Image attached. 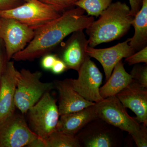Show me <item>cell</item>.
Instances as JSON below:
<instances>
[{
	"instance_id": "obj_1",
	"label": "cell",
	"mask_w": 147,
	"mask_h": 147,
	"mask_svg": "<svg viewBox=\"0 0 147 147\" xmlns=\"http://www.w3.org/2000/svg\"><path fill=\"white\" fill-rule=\"evenodd\" d=\"M85 12L78 7L69 9L59 17L35 29L33 38L12 59L16 61H32L48 54L67 36L86 30L94 21L93 16L85 15Z\"/></svg>"
},
{
	"instance_id": "obj_2",
	"label": "cell",
	"mask_w": 147,
	"mask_h": 147,
	"mask_svg": "<svg viewBox=\"0 0 147 147\" xmlns=\"http://www.w3.org/2000/svg\"><path fill=\"white\" fill-rule=\"evenodd\" d=\"M134 16L130 7L121 1L112 3L86 29L89 46L95 47L102 43L120 39L127 33Z\"/></svg>"
},
{
	"instance_id": "obj_3",
	"label": "cell",
	"mask_w": 147,
	"mask_h": 147,
	"mask_svg": "<svg viewBox=\"0 0 147 147\" xmlns=\"http://www.w3.org/2000/svg\"><path fill=\"white\" fill-rule=\"evenodd\" d=\"M96 104L98 117L128 132L137 147H147V126L130 117L116 96L104 98Z\"/></svg>"
},
{
	"instance_id": "obj_4",
	"label": "cell",
	"mask_w": 147,
	"mask_h": 147,
	"mask_svg": "<svg viewBox=\"0 0 147 147\" xmlns=\"http://www.w3.org/2000/svg\"><path fill=\"white\" fill-rule=\"evenodd\" d=\"M42 72H32L26 69L18 71L16 77L15 106L22 114H26L46 93L55 88L53 82L40 81Z\"/></svg>"
},
{
	"instance_id": "obj_5",
	"label": "cell",
	"mask_w": 147,
	"mask_h": 147,
	"mask_svg": "<svg viewBox=\"0 0 147 147\" xmlns=\"http://www.w3.org/2000/svg\"><path fill=\"white\" fill-rule=\"evenodd\" d=\"M64 11L39 0H29L15 8L0 11V17L13 18L35 30L59 17Z\"/></svg>"
},
{
	"instance_id": "obj_6",
	"label": "cell",
	"mask_w": 147,
	"mask_h": 147,
	"mask_svg": "<svg viewBox=\"0 0 147 147\" xmlns=\"http://www.w3.org/2000/svg\"><path fill=\"white\" fill-rule=\"evenodd\" d=\"M123 131L97 117L75 135L81 147H119L124 142Z\"/></svg>"
},
{
	"instance_id": "obj_7",
	"label": "cell",
	"mask_w": 147,
	"mask_h": 147,
	"mask_svg": "<svg viewBox=\"0 0 147 147\" xmlns=\"http://www.w3.org/2000/svg\"><path fill=\"white\" fill-rule=\"evenodd\" d=\"M27 113L31 128L38 137L46 139L57 129L59 113L57 101L50 92L45 93Z\"/></svg>"
},
{
	"instance_id": "obj_8",
	"label": "cell",
	"mask_w": 147,
	"mask_h": 147,
	"mask_svg": "<svg viewBox=\"0 0 147 147\" xmlns=\"http://www.w3.org/2000/svg\"><path fill=\"white\" fill-rule=\"evenodd\" d=\"M34 34V29L16 19L0 17V38L4 44L8 61L26 47Z\"/></svg>"
},
{
	"instance_id": "obj_9",
	"label": "cell",
	"mask_w": 147,
	"mask_h": 147,
	"mask_svg": "<svg viewBox=\"0 0 147 147\" xmlns=\"http://www.w3.org/2000/svg\"><path fill=\"white\" fill-rule=\"evenodd\" d=\"M77 79H71L73 88L86 100L98 103L103 100L99 93L103 76L88 56L79 69Z\"/></svg>"
},
{
	"instance_id": "obj_10",
	"label": "cell",
	"mask_w": 147,
	"mask_h": 147,
	"mask_svg": "<svg viewBox=\"0 0 147 147\" xmlns=\"http://www.w3.org/2000/svg\"><path fill=\"white\" fill-rule=\"evenodd\" d=\"M38 137L20 114L14 113L0 124V147H27Z\"/></svg>"
},
{
	"instance_id": "obj_11",
	"label": "cell",
	"mask_w": 147,
	"mask_h": 147,
	"mask_svg": "<svg viewBox=\"0 0 147 147\" xmlns=\"http://www.w3.org/2000/svg\"><path fill=\"white\" fill-rule=\"evenodd\" d=\"M17 72L14 62L8 61L0 79V124L15 113Z\"/></svg>"
},
{
	"instance_id": "obj_12",
	"label": "cell",
	"mask_w": 147,
	"mask_h": 147,
	"mask_svg": "<svg viewBox=\"0 0 147 147\" xmlns=\"http://www.w3.org/2000/svg\"><path fill=\"white\" fill-rule=\"evenodd\" d=\"M130 38L119 42L112 47L98 49L88 46L87 55L94 58L102 66L105 77V81L110 78L115 66L123 58H126L135 53L129 45Z\"/></svg>"
},
{
	"instance_id": "obj_13",
	"label": "cell",
	"mask_w": 147,
	"mask_h": 147,
	"mask_svg": "<svg viewBox=\"0 0 147 147\" xmlns=\"http://www.w3.org/2000/svg\"><path fill=\"white\" fill-rule=\"evenodd\" d=\"M116 96L125 108L136 115L139 122L147 126V88L134 80Z\"/></svg>"
},
{
	"instance_id": "obj_14",
	"label": "cell",
	"mask_w": 147,
	"mask_h": 147,
	"mask_svg": "<svg viewBox=\"0 0 147 147\" xmlns=\"http://www.w3.org/2000/svg\"><path fill=\"white\" fill-rule=\"evenodd\" d=\"M53 83L59 92L58 106L60 116L83 110L95 103L86 100L76 91L70 79L55 80Z\"/></svg>"
},
{
	"instance_id": "obj_15",
	"label": "cell",
	"mask_w": 147,
	"mask_h": 147,
	"mask_svg": "<svg viewBox=\"0 0 147 147\" xmlns=\"http://www.w3.org/2000/svg\"><path fill=\"white\" fill-rule=\"evenodd\" d=\"M89 45L88 39L83 30L72 33L63 50L61 59L66 65L67 69L78 71L88 57L86 53Z\"/></svg>"
},
{
	"instance_id": "obj_16",
	"label": "cell",
	"mask_w": 147,
	"mask_h": 147,
	"mask_svg": "<svg viewBox=\"0 0 147 147\" xmlns=\"http://www.w3.org/2000/svg\"><path fill=\"white\" fill-rule=\"evenodd\" d=\"M97 117L96 104L60 116L56 130L75 136L88 123Z\"/></svg>"
},
{
	"instance_id": "obj_17",
	"label": "cell",
	"mask_w": 147,
	"mask_h": 147,
	"mask_svg": "<svg viewBox=\"0 0 147 147\" xmlns=\"http://www.w3.org/2000/svg\"><path fill=\"white\" fill-rule=\"evenodd\" d=\"M134 79L131 74L127 72L122 61L116 64L109 79L99 89L102 98L115 96L128 86Z\"/></svg>"
},
{
	"instance_id": "obj_18",
	"label": "cell",
	"mask_w": 147,
	"mask_h": 147,
	"mask_svg": "<svg viewBox=\"0 0 147 147\" xmlns=\"http://www.w3.org/2000/svg\"><path fill=\"white\" fill-rule=\"evenodd\" d=\"M131 25L134 33L129 45L136 52L147 46V0H143L142 7L133 18Z\"/></svg>"
},
{
	"instance_id": "obj_19",
	"label": "cell",
	"mask_w": 147,
	"mask_h": 147,
	"mask_svg": "<svg viewBox=\"0 0 147 147\" xmlns=\"http://www.w3.org/2000/svg\"><path fill=\"white\" fill-rule=\"evenodd\" d=\"M45 147H81L75 136L56 130L44 139Z\"/></svg>"
},
{
	"instance_id": "obj_20",
	"label": "cell",
	"mask_w": 147,
	"mask_h": 147,
	"mask_svg": "<svg viewBox=\"0 0 147 147\" xmlns=\"http://www.w3.org/2000/svg\"><path fill=\"white\" fill-rule=\"evenodd\" d=\"M114 0H79L75 6L84 9L88 16L99 17L101 13L113 3Z\"/></svg>"
},
{
	"instance_id": "obj_21",
	"label": "cell",
	"mask_w": 147,
	"mask_h": 147,
	"mask_svg": "<svg viewBox=\"0 0 147 147\" xmlns=\"http://www.w3.org/2000/svg\"><path fill=\"white\" fill-rule=\"evenodd\" d=\"M130 74L134 80L144 88H147V64L143 65L135 64Z\"/></svg>"
},
{
	"instance_id": "obj_22",
	"label": "cell",
	"mask_w": 147,
	"mask_h": 147,
	"mask_svg": "<svg viewBox=\"0 0 147 147\" xmlns=\"http://www.w3.org/2000/svg\"><path fill=\"white\" fill-rule=\"evenodd\" d=\"M125 62H126L129 65L142 63L147 64V46L125 58Z\"/></svg>"
},
{
	"instance_id": "obj_23",
	"label": "cell",
	"mask_w": 147,
	"mask_h": 147,
	"mask_svg": "<svg viewBox=\"0 0 147 147\" xmlns=\"http://www.w3.org/2000/svg\"><path fill=\"white\" fill-rule=\"evenodd\" d=\"M42 3L58 7L65 11L75 6L74 4L79 0H39Z\"/></svg>"
},
{
	"instance_id": "obj_24",
	"label": "cell",
	"mask_w": 147,
	"mask_h": 147,
	"mask_svg": "<svg viewBox=\"0 0 147 147\" xmlns=\"http://www.w3.org/2000/svg\"><path fill=\"white\" fill-rule=\"evenodd\" d=\"M57 55L47 54L43 55L41 59L40 64L43 69L46 70H51L55 62L58 59Z\"/></svg>"
},
{
	"instance_id": "obj_25",
	"label": "cell",
	"mask_w": 147,
	"mask_h": 147,
	"mask_svg": "<svg viewBox=\"0 0 147 147\" xmlns=\"http://www.w3.org/2000/svg\"><path fill=\"white\" fill-rule=\"evenodd\" d=\"M24 3L21 0H0V11L15 8Z\"/></svg>"
},
{
	"instance_id": "obj_26",
	"label": "cell",
	"mask_w": 147,
	"mask_h": 147,
	"mask_svg": "<svg viewBox=\"0 0 147 147\" xmlns=\"http://www.w3.org/2000/svg\"><path fill=\"white\" fill-rule=\"evenodd\" d=\"M7 61L4 44L2 40L0 38V79Z\"/></svg>"
},
{
	"instance_id": "obj_27",
	"label": "cell",
	"mask_w": 147,
	"mask_h": 147,
	"mask_svg": "<svg viewBox=\"0 0 147 147\" xmlns=\"http://www.w3.org/2000/svg\"><path fill=\"white\" fill-rule=\"evenodd\" d=\"M66 65L64 62L60 58H58L55 62L51 70L53 73L59 74L67 70Z\"/></svg>"
},
{
	"instance_id": "obj_28",
	"label": "cell",
	"mask_w": 147,
	"mask_h": 147,
	"mask_svg": "<svg viewBox=\"0 0 147 147\" xmlns=\"http://www.w3.org/2000/svg\"><path fill=\"white\" fill-rule=\"evenodd\" d=\"M130 5V11L132 16L136 15L140 10L143 4V0H129Z\"/></svg>"
},
{
	"instance_id": "obj_29",
	"label": "cell",
	"mask_w": 147,
	"mask_h": 147,
	"mask_svg": "<svg viewBox=\"0 0 147 147\" xmlns=\"http://www.w3.org/2000/svg\"><path fill=\"white\" fill-rule=\"evenodd\" d=\"M21 1H23L26 2L28 1L29 0H21Z\"/></svg>"
}]
</instances>
